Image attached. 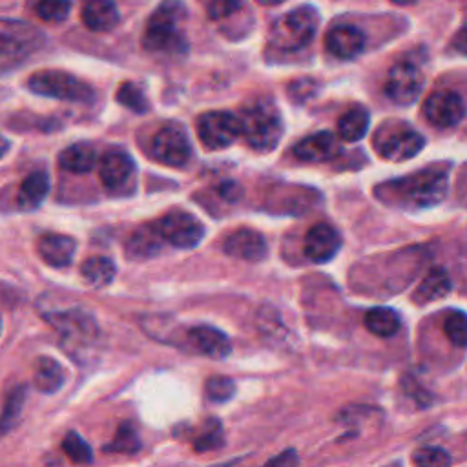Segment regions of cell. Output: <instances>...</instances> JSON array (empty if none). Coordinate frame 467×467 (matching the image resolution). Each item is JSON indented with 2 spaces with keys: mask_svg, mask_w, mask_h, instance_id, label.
<instances>
[{
  "mask_svg": "<svg viewBox=\"0 0 467 467\" xmlns=\"http://www.w3.org/2000/svg\"><path fill=\"white\" fill-rule=\"evenodd\" d=\"M449 188V171L445 166H429L412 175L387 181L376 188V195L392 206L431 208L440 204Z\"/></svg>",
  "mask_w": 467,
  "mask_h": 467,
  "instance_id": "cell-1",
  "label": "cell"
},
{
  "mask_svg": "<svg viewBox=\"0 0 467 467\" xmlns=\"http://www.w3.org/2000/svg\"><path fill=\"white\" fill-rule=\"evenodd\" d=\"M186 15L184 4L179 0H164L161 2L153 13L150 15L144 33L142 46L153 53H182L188 44L179 29Z\"/></svg>",
  "mask_w": 467,
  "mask_h": 467,
  "instance_id": "cell-2",
  "label": "cell"
},
{
  "mask_svg": "<svg viewBox=\"0 0 467 467\" xmlns=\"http://www.w3.org/2000/svg\"><path fill=\"white\" fill-rule=\"evenodd\" d=\"M239 119V135L246 144L257 151H270L277 146L283 135V120L275 104L263 97L252 100L241 109Z\"/></svg>",
  "mask_w": 467,
  "mask_h": 467,
  "instance_id": "cell-3",
  "label": "cell"
},
{
  "mask_svg": "<svg viewBox=\"0 0 467 467\" xmlns=\"http://www.w3.org/2000/svg\"><path fill=\"white\" fill-rule=\"evenodd\" d=\"M46 44V35L33 24L0 18V75L26 64Z\"/></svg>",
  "mask_w": 467,
  "mask_h": 467,
  "instance_id": "cell-4",
  "label": "cell"
},
{
  "mask_svg": "<svg viewBox=\"0 0 467 467\" xmlns=\"http://www.w3.org/2000/svg\"><path fill=\"white\" fill-rule=\"evenodd\" d=\"M319 27V11L314 5H299L281 15L270 27V44L281 51L306 47Z\"/></svg>",
  "mask_w": 467,
  "mask_h": 467,
  "instance_id": "cell-5",
  "label": "cell"
},
{
  "mask_svg": "<svg viewBox=\"0 0 467 467\" xmlns=\"http://www.w3.org/2000/svg\"><path fill=\"white\" fill-rule=\"evenodd\" d=\"M372 144L381 159L401 162L418 155L425 146V139L403 120H387L376 130Z\"/></svg>",
  "mask_w": 467,
  "mask_h": 467,
  "instance_id": "cell-6",
  "label": "cell"
},
{
  "mask_svg": "<svg viewBox=\"0 0 467 467\" xmlns=\"http://www.w3.org/2000/svg\"><path fill=\"white\" fill-rule=\"evenodd\" d=\"M26 84L31 93L58 100L91 102L95 99V91L88 82L62 69H40L33 73Z\"/></svg>",
  "mask_w": 467,
  "mask_h": 467,
  "instance_id": "cell-7",
  "label": "cell"
},
{
  "mask_svg": "<svg viewBox=\"0 0 467 467\" xmlns=\"http://www.w3.org/2000/svg\"><path fill=\"white\" fill-rule=\"evenodd\" d=\"M47 323L60 334L62 341L71 347H80L91 343L99 336V327L95 317L80 306L67 310H55L44 316Z\"/></svg>",
  "mask_w": 467,
  "mask_h": 467,
  "instance_id": "cell-8",
  "label": "cell"
},
{
  "mask_svg": "<svg viewBox=\"0 0 467 467\" xmlns=\"http://www.w3.org/2000/svg\"><path fill=\"white\" fill-rule=\"evenodd\" d=\"M153 224L162 241L173 244L175 248H195L204 237V226L201 221L184 210H170Z\"/></svg>",
  "mask_w": 467,
  "mask_h": 467,
  "instance_id": "cell-9",
  "label": "cell"
},
{
  "mask_svg": "<svg viewBox=\"0 0 467 467\" xmlns=\"http://www.w3.org/2000/svg\"><path fill=\"white\" fill-rule=\"evenodd\" d=\"M423 73L412 62H396L385 80V95L398 106H410L423 89Z\"/></svg>",
  "mask_w": 467,
  "mask_h": 467,
  "instance_id": "cell-10",
  "label": "cell"
},
{
  "mask_svg": "<svg viewBox=\"0 0 467 467\" xmlns=\"http://www.w3.org/2000/svg\"><path fill=\"white\" fill-rule=\"evenodd\" d=\"M197 135L208 150H223L239 137V119L232 111H206L197 119Z\"/></svg>",
  "mask_w": 467,
  "mask_h": 467,
  "instance_id": "cell-11",
  "label": "cell"
},
{
  "mask_svg": "<svg viewBox=\"0 0 467 467\" xmlns=\"http://www.w3.org/2000/svg\"><path fill=\"white\" fill-rule=\"evenodd\" d=\"M151 153L166 166H184L192 153L186 131L173 122L161 126L151 139Z\"/></svg>",
  "mask_w": 467,
  "mask_h": 467,
  "instance_id": "cell-12",
  "label": "cell"
},
{
  "mask_svg": "<svg viewBox=\"0 0 467 467\" xmlns=\"http://www.w3.org/2000/svg\"><path fill=\"white\" fill-rule=\"evenodd\" d=\"M423 115L434 128H454L465 117V104L458 91L436 89L425 99Z\"/></svg>",
  "mask_w": 467,
  "mask_h": 467,
  "instance_id": "cell-13",
  "label": "cell"
},
{
  "mask_svg": "<svg viewBox=\"0 0 467 467\" xmlns=\"http://www.w3.org/2000/svg\"><path fill=\"white\" fill-rule=\"evenodd\" d=\"M367 36L354 24H337L325 35V47L341 60H352L365 51Z\"/></svg>",
  "mask_w": 467,
  "mask_h": 467,
  "instance_id": "cell-14",
  "label": "cell"
},
{
  "mask_svg": "<svg viewBox=\"0 0 467 467\" xmlns=\"http://www.w3.org/2000/svg\"><path fill=\"white\" fill-rule=\"evenodd\" d=\"M303 248H305V255L310 261L327 263L339 252L341 235L334 226L327 223H317L306 230Z\"/></svg>",
  "mask_w": 467,
  "mask_h": 467,
  "instance_id": "cell-15",
  "label": "cell"
},
{
  "mask_svg": "<svg viewBox=\"0 0 467 467\" xmlns=\"http://www.w3.org/2000/svg\"><path fill=\"white\" fill-rule=\"evenodd\" d=\"M223 250L230 257L257 263L266 255V241L257 230L237 228L224 237Z\"/></svg>",
  "mask_w": 467,
  "mask_h": 467,
  "instance_id": "cell-16",
  "label": "cell"
},
{
  "mask_svg": "<svg viewBox=\"0 0 467 467\" xmlns=\"http://www.w3.org/2000/svg\"><path fill=\"white\" fill-rule=\"evenodd\" d=\"M186 339H188L190 347H193L197 352H201L208 358H213V359L226 358L232 350V343H230L228 336L210 325L192 327L186 332Z\"/></svg>",
  "mask_w": 467,
  "mask_h": 467,
  "instance_id": "cell-17",
  "label": "cell"
},
{
  "mask_svg": "<svg viewBox=\"0 0 467 467\" xmlns=\"http://www.w3.org/2000/svg\"><path fill=\"white\" fill-rule=\"evenodd\" d=\"M36 252L53 268L67 266L77 252V241L62 234H44L36 241Z\"/></svg>",
  "mask_w": 467,
  "mask_h": 467,
  "instance_id": "cell-18",
  "label": "cell"
},
{
  "mask_svg": "<svg viewBox=\"0 0 467 467\" xmlns=\"http://www.w3.org/2000/svg\"><path fill=\"white\" fill-rule=\"evenodd\" d=\"M339 151V142L330 131H317L294 146V155L305 162H327Z\"/></svg>",
  "mask_w": 467,
  "mask_h": 467,
  "instance_id": "cell-19",
  "label": "cell"
},
{
  "mask_svg": "<svg viewBox=\"0 0 467 467\" xmlns=\"http://www.w3.org/2000/svg\"><path fill=\"white\" fill-rule=\"evenodd\" d=\"M82 22L89 31L108 33L120 22V13L113 0H88L82 7Z\"/></svg>",
  "mask_w": 467,
  "mask_h": 467,
  "instance_id": "cell-20",
  "label": "cell"
},
{
  "mask_svg": "<svg viewBox=\"0 0 467 467\" xmlns=\"http://www.w3.org/2000/svg\"><path fill=\"white\" fill-rule=\"evenodd\" d=\"M133 171V159L122 150L108 151L100 161V181L108 190H119Z\"/></svg>",
  "mask_w": 467,
  "mask_h": 467,
  "instance_id": "cell-21",
  "label": "cell"
},
{
  "mask_svg": "<svg viewBox=\"0 0 467 467\" xmlns=\"http://www.w3.org/2000/svg\"><path fill=\"white\" fill-rule=\"evenodd\" d=\"M162 237L155 224H144L137 228L126 241V254L133 259H150L161 252Z\"/></svg>",
  "mask_w": 467,
  "mask_h": 467,
  "instance_id": "cell-22",
  "label": "cell"
},
{
  "mask_svg": "<svg viewBox=\"0 0 467 467\" xmlns=\"http://www.w3.org/2000/svg\"><path fill=\"white\" fill-rule=\"evenodd\" d=\"M451 286H452V283H451L447 270H443L440 266L432 268L431 272H427V275L416 286V290L412 294V301L418 305L432 303L436 299L445 297L451 292Z\"/></svg>",
  "mask_w": 467,
  "mask_h": 467,
  "instance_id": "cell-23",
  "label": "cell"
},
{
  "mask_svg": "<svg viewBox=\"0 0 467 467\" xmlns=\"http://www.w3.org/2000/svg\"><path fill=\"white\" fill-rule=\"evenodd\" d=\"M47 192H49V177L46 171H33L29 173L22 184H20V190H18V197H16V202H18V208L24 210V212H31V210H36L42 201L47 197Z\"/></svg>",
  "mask_w": 467,
  "mask_h": 467,
  "instance_id": "cell-24",
  "label": "cell"
},
{
  "mask_svg": "<svg viewBox=\"0 0 467 467\" xmlns=\"http://www.w3.org/2000/svg\"><path fill=\"white\" fill-rule=\"evenodd\" d=\"M33 381L35 387L44 392V394H53L57 392L64 381H66V372L62 365L49 358V356H40L35 361V372H33Z\"/></svg>",
  "mask_w": 467,
  "mask_h": 467,
  "instance_id": "cell-25",
  "label": "cell"
},
{
  "mask_svg": "<svg viewBox=\"0 0 467 467\" xmlns=\"http://www.w3.org/2000/svg\"><path fill=\"white\" fill-rule=\"evenodd\" d=\"M97 162V151L88 142H77L67 146L58 155V164L69 173H88Z\"/></svg>",
  "mask_w": 467,
  "mask_h": 467,
  "instance_id": "cell-26",
  "label": "cell"
},
{
  "mask_svg": "<svg viewBox=\"0 0 467 467\" xmlns=\"http://www.w3.org/2000/svg\"><path fill=\"white\" fill-rule=\"evenodd\" d=\"M117 274L115 263L106 255H93L88 257L80 266V275L86 285L93 288L108 286Z\"/></svg>",
  "mask_w": 467,
  "mask_h": 467,
  "instance_id": "cell-27",
  "label": "cell"
},
{
  "mask_svg": "<svg viewBox=\"0 0 467 467\" xmlns=\"http://www.w3.org/2000/svg\"><path fill=\"white\" fill-rule=\"evenodd\" d=\"M368 120V111L363 106H352L337 119V135L347 142H358L365 137Z\"/></svg>",
  "mask_w": 467,
  "mask_h": 467,
  "instance_id": "cell-28",
  "label": "cell"
},
{
  "mask_svg": "<svg viewBox=\"0 0 467 467\" xmlns=\"http://www.w3.org/2000/svg\"><path fill=\"white\" fill-rule=\"evenodd\" d=\"M365 327L378 337H392L400 330L401 319L400 314L392 308L374 306L365 314Z\"/></svg>",
  "mask_w": 467,
  "mask_h": 467,
  "instance_id": "cell-29",
  "label": "cell"
},
{
  "mask_svg": "<svg viewBox=\"0 0 467 467\" xmlns=\"http://www.w3.org/2000/svg\"><path fill=\"white\" fill-rule=\"evenodd\" d=\"M24 401H26V387L24 385L16 387L9 392L4 410L0 414V436H4L5 432H9L15 427V423L22 412Z\"/></svg>",
  "mask_w": 467,
  "mask_h": 467,
  "instance_id": "cell-30",
  "label": "cell"
},
{
  "mask_svg": "<svg viewBox=\"0 0 467 467\" xmlns=\"http://www.w3.org/2000/svg\"><path fill=\"white\" fill-rule=\"evenodd\" d=\"M140 449V438L133 423L124 421L119 425L113 441L106 447V451L120 452V454H133Z\"/></svg>",
  "mask_w": 467,
  "mask_h": 467,
  "instance_id": "cell-31",
  "label": "cell"
},
{
  "mask_svg": "<svg viewBox=\"0 0 467 467\" xmlns=\"http://www.w3.org/2000/svg\"><path fill=\"white\" fill-rule=\"evenodd\" d=\"M224 434H223V425L219 420L215 418H210L204 427H202V432L193 440V449L197 452H208V451H213L217 447L223 445V440Z\"/></svg>",
  "mask_w": 467,
  "mask_h": 467,
  "instance_id": "cell-32",
  "label": "cell"
},
{
  "mask_svg": "<svg viewBox=\"0 0 467 467\" xmlns=\"http://www.w3.org/2000/svg\"><path fill=\"white\" fill-rule=\"evenodd\" d=\"M62 451L75 463H89L93 460V452H91V447L88 445V441L80 434H77L73 431H69L64 436Z\"/></svg>",
  "mask_w": 467,
  "mask_h": 467,
  "instance_id": "cell-33",
  "label": "cell"
},
{
  "mask_svg": "<svg viewBox=\"0 0 467 467\" xmlns=\"http://www.w3.org/2000/svg\"><path fill=\"white\" fill-rule=\"evenodd\" d=\"M35 13L40 20L46 22H64L71 13V0H38Z\"/></svg>",
  "mask_w": 467,
  "mask_h": 467,
  "instance_id": "cell-34",
  "label": "cell"
},
{
  "mask_svg": "<svg viewBox=\"0 0 467 467\" xmlns=\"http://www.w3.org/2000/svg\"><path fill=\"white\" fill-rule=\"evenodd\" d=\"M115 99L128 109L135 113H144L148 109V100L142 89L133 82H122L115 93Z\"/></svg>",
  "mask_w": 467,
  "mask_h": 467,
  "instance_id": "cell-35",
  "label": "cell"
},
{
  "mask_svg": "<svg viewBox=\"0 0 467 467\" xmlns=\"http://www.w3.org/2000/svg\"><path fill=\"white\" fill-rule=\"evenodd\" d=\"M235 392V383L228 376H212L204 383V394L210 401L223 403L228 401Z\"/></svg>",
  "mask_w": 467,
  "mask_h": 467,
  "instance_id": "cell-36",
  "label": "cell"
},
{
  "mask_svg": "<svg viewBox=\"0 0 467 467\" xmlns=\"http://www.w3.org/2000/svg\"><path fill=\"white\" fill-rule=\"evenodd\" d=\"M443 332L447 339L456 347H465V314L462 310H452L443 321Z\"/></svg>",
  "mask_w": 467,
  "mask_h": 467,
  "instance_id": "cell-37",
  "label": "cell"
},
{
  "mask_svg": "<svg viewBox=\"0 0 467 467\" xmlns=\"http://www.w3.org/2000/svg\"><path fill=\"white\" fill-rule=\"evenodd\" d=\"M412 462L421 467H445L451 463V456L440 447H421L412 454Z\"/></svg>",
  "mask_w": 467,
  "mask_h": 467,
  "instance_id": "cell-38",
  "label": "cell"
},
{
  "mask_svg": "<svg viewBox=\"0 0 467 467\" xmlns=\"http://www.w3.org/2000/svg\"><path fill=\"white\" fill-rule=\"evenodd\" d=\"M244 0H208L206 15L210 20H224L241 11Z\"/></svg>",
  "mask_w": 467,
  "mask_h": 467,
  "instance_id": "cell-39",
  "label": "cell"
},
{
  "mask_svg": "<svg viewBox=\"0 0 467 467\" xmlns=\"http://www.w3.org/2000/svg\"><path fill=\"white\" fill-rule=\"evenodd\" d=\"M288 97L296 102V104H303L308 99H312L317 91V82L314 78H297L294 82L288 84Z\"/></svg>",
  "mask_w": 467,
  "mask_h": 467,
  "instance_id": "cell-40",
  "label": "cell"
},
{
  "mask_svg": "<svg viewBox=\"0 0 467 467\" xmlns=\"http://www.w3.org/2000/svg\"><path fill=\"white\" fill-rule=\"evenodd\" d=\"M268 463H275V465H283V463H288V465H292V463H297V458H296L294 451H285L281 456L268 460Z\"/></svg>",
  "mask_w": 467,
  "mask_h": 467,
  "instance_id": "cell-41",
  "label": "cell"
},
{
  "mask_svg": "<svg viewBox=\"0 0 467 467\" xmlns=\"http://www.w3.org/2000/svg\"><path fill=\"white\" fill-rule=\"evenodd\" d=\"M7 150H9V142H7V139H4V137L0 135V159L7 153Z\"/></svg>",
  "mask_w": 467,
  "mask_h": 467,
  "instance_id": "cell-42",
  "label": "cell"
},
{
  "mask_svg": "<svg viewBox=\"0 0 467 467\" xmlns=\"http://www.w3.org/2000/svg\"><path fill=\"white\" fill-rule=\"evenodd\" d=\"M257 4H261V5H279V4H283L285 0H255Z\"/></svg>",
  "mask_w": 467,
  "mask_h": 467,
  "instance_id": "cell-43",
  "label": "cell"
},
{
  "mask_svg": "<svg viewBox=\"0 0 467 467\" xmlns=\"http://www.w3.org/2000/svg\"><path fill=\"white\" fill-rule=\"evenodd\" d=\"M392 4H396V5H412V4H416L418 0H390Z\"/></svg>",
  "mask_w": 467,
  "mask_h": 467,
  "instance_id": "cell-44",
  "label": "cell"
},
{
  "mask_svg": "<svg viewBox=\"0 0 467 467\" xmlns=\"http://www.w3.org/2000/svg\"><path fill=\"white\" fill-rule=\"evenodd\" d=\"M0 332H2V319H0Z\"/></svg>",
  "mask_w": 467,
  "mask_h": 467,
  "instance_id": "cell-45",
  "label": "cell"
}]
</instances>
